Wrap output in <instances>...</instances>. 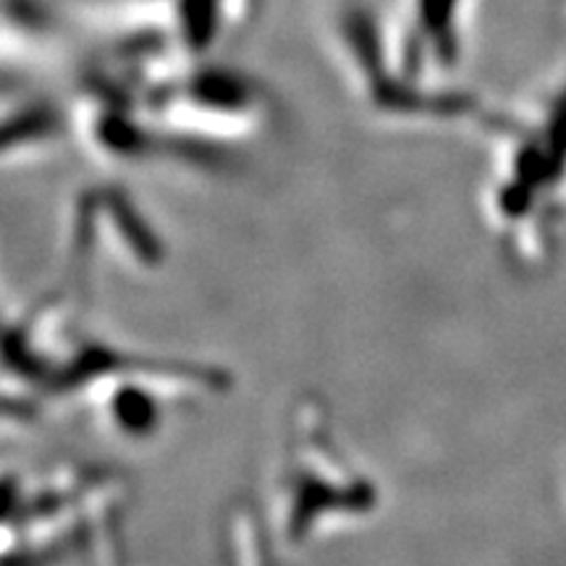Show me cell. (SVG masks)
I'll return each instance as SVG.
<instances>
[{
    "instance_id": "obj_1",
    "label": "cell",
    "mask_w": 566,
    "mask_h": 566,
    "mask_svg": "<svg viewBox=\"0 0 566 566\" xmlns=\"http://www.w3.org/2000/svg\"><path fill=\"white\" fill-rule=\"evenodd\" d=\"M283 533L289 541H307L325 527L323 522L336 512L338 520L367 514L375 504V491L342 451L325 443L315 422V436H292L286 475H283Z\"/></svg>"
}]
</instances>
